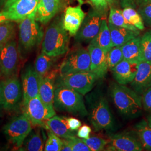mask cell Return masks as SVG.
<instances>
[{"label":"cell","instance_id":"1","mask_svg":"<svg viewBox=\"0 0 151 151\" xmlns=\"http://www.w3.org/2000/svg\"><path fill=\"white\" fill-rule=\"evenodd\" d=\"M110 93L115 107L124 118L134 119L141 115L142 95L133 89L115 83L111 86Z\"/></svg>","mask_w":151,"mask_h":151},{"label":"cell","instance_id":"2","mask_svg":"<svg viewBox=\"0 0 151 151\" xmlns=\"http://www.w3.org/2000/svg\"><path fill=\"white\" fill-rule=\"evenodd\" d=\"M88 119L96 131H111L115 128V122L106 98L100 93L87 97Z\"/></svg>","mask_w":151,"mask_h":151},{"label":"cell","instance_id":"3","mask_svg":"<svg viewBox=\"0 0 151 151\" xmlns=\"http://www.w3.org/2000/svg\"><path fill=\"white\" fill-rule=\"evenodd\" d=\"M69 36L63 25V18L57 17L47 27L42 52L52 57L65 54L69 48Z\"/></svg>","mask_w":151,"mask_h":151},{"label":"cell","instance_id":"4","mask_svg":"<svg viewBox=\"0 0 151 151\" xmlns=\"http://www.w3.org/2000/svg\"><path fill=\"white\" fill-rule=\"evenodd\" d=\"M54 108L82 117L88 115L82 95L66 87H55Z\"/></svg>","mask_w":151,"mask_h":151},{"label":"cell","instance_id":"5","mask_svg":"<svg viewBox=\"0 0 151 151\" xmlns=\"http://www.w3.org/2000/svg\"><path fill=\"white\" fill-rule=\"evenodd\" d=\"M37 10L19 24V42L20 46L25 52H30L37 47L43 37L42 29L36 19Z\"/></svg>","mask_w":151,"mask_h":151},{"label":"cell","instance_id":"6","mask_svg":"<svg viewBox=\"0 0 151 151\" xmlns=\"http://www.w3.org/2000/svg\"><path fill=\"white\" fill-rule=\"evenodd\" d=\"M96 76L91 72H78L58 76L54 82L55 87L65 86L85 95L94 86Z\"/></svg>","mask_w":151,"mask_h":151},{"label":"cell","instance_id":"7","mask_svg":"<svg viewBox=\"0 0 151 151\" xmlns=\"http://www.w3.org/2000/svg\"><path fill=\"white\" fill-rule=\"evenodd\" d=\"M22 113L33 125L44 128L46 121L55 115L54 107L45 104L39 96L22 101Z\"/></svg>","mask_w":151,"mask_h":151},{"label":"cell","instance_id":"8","mask_svg":"<svg viewBox=\"0 0 151 151\" xmlns=\"http://www.w3.org/2000/svg\"><path fill=\"white\" fill-rule=\"evenodd\" d=\"M91 59L88 49L83 48L72 51L63 61L60 68V75L90 71Z\"/></svg>","mask_w":151,"mask_h":151},{"label":"cell","instance_id":"9","mask_svg":"<svg viewBox=\"0 0 151 151\" xmlns=\"http://www.w3.org/2000/svg\"><path fill=\"white\" fill-rule=\"evenodd\" d=\"M32 124L30 121L22 114L11 119L6 124L4 127V132L7 140L19 148L32 132Z\"/></svg>","mask_w":151,"mask_h":151},{"label":"cell","instance_id":"10","mask_svg":"<svg viewBox=\"0 0 151 151\" xmlns=\"http://www.w3.org/2000/svg\"><path fill=\"white\" fill-rule=\"evenodd\" d=\"M104 18L103 10L96 8L91 10L85 16L76 34V40L77 42H90L97 35Z\"/></svg>","mask_w":151,"mask_h":151},{"label":"cell","instance_id":"11","mask_svg":"<svg viewBox=\"0 0 151 151\" xmlns=\"http://www.w3.org/2000/svg\"><path fill=\"white\" fill-rule=\"evenodd\" d=\"M39 0H6L2 11L8 20L20 22L37 9Z\"/></svg>","mask_w":151,"mask_h":151},{"label":"cell","instance_id":"12","mask_svg":"<svg viewBox=\"0 0 151 151\" xmlns=\"http://www.w3.org/2000/svg\"><path fill=\"white\" fill-rule=\"evenodd\" d=\"M19 65V51L14 39L0 49V75L9 78L16 72Z\"/></svg>","mask_w":151,"mask_h":151},{"label":"cell","instance_id":"13","mask_svg":"<svg viewBox=\"0 0 151 151\" xmlns=\"http://www.w3.org/2000/svg\"><path fill=\"white\" fill-rule=\"evenodd\" d=\"M4 105L3 109L14 111L19 107L21 102L22 90L21 83L16 77L7 78L1 81Z\"/></svg>","mask_w":151,"mask_h":151},{"label":"cell","instance_id":"14","mask_svg":"<svg viewBox=\"0 0 151 151\" xmlns=\"http://www.w3.org/2000/svg\"><path fill=\"white\" fill-rule=\"evenodd\" d=\"M143 147L137 136L129 132L116 134L110 137L108 151H141Z\"/></svg>","mask_w":151,"mask_h":151},{"label":"cell","instance_id":"15","mask_svg":"<svg viewBox=\"0 0 151 151\" xmlns=\"http://www.w3.org/2000/svg\"><path fill=\"white\" fill-rule=\"evenodd\" d=\"M82 5L66 8L63 18V25L70 36H75L85 17Z\"/></svg>","mask_w":151,"mask_h":151},{"label":"cell","instance_id":"16","mask_svg":"<svg viewBox=\"0 0 151 151\" xmlns=\"http://www.w3.org/2000/svg\"><path fill=\"white\" fill-rule=\"evenodd\" d=\"M87 49L91 59L90 72L96 76L97 79L104 78L109 68L107 62L108 53L92 45H89Z\"/></svg>","mask_w":151,"mask_h":151},{"label":"cell","instance_id":"17","mask_svg":"<svg viewBox=\"0 0 151 151\" xmlns=\"http://www.w3.org/2000/svg\"><path fill=\"white\" fill-rule=\"evenodd\" d=\"M139 63L127 60H122L110 70L114 80L118 83L123 85L131 83L136 75Z\"/></svg>","mask_w":151,"mask_h":151},{"label":"cell","instance_id":"18","mask_svg":"<svg viewBox=\"0 0 151 151\" xmlns=\"http://www.w3.org/2000/svg\"><path fill=\"white\" fill-rule=\"evenodd\" d=\"M39 76L32 66L26 68L22 75L23 101L39 96Z\"/></svg>","mask_w":151,"mask_h":151},{"label":"cell","instance_id":"19","mask_svg":"<svg viewBox=\"0 0 151 151\" xmlns=\"http://www.w3.org/2000/svg\"><path fill=\"white\" fill-rule=\"evenodd\" d=\"M130 86L140 95L151 87V62L142 61L139 63L137 72Z\"/></svg>","mask_w":151,"mask_h":151},{"label":"cell","instance_id":"20","mask_svg":"<svg viewBox=\"0 0 151 151\" xmlns=\"http://www.w3.org/2000/svg\"><path fill=\"white\" fill-rule=\"evenodd\" d=\"M61 6L60 0H39L36 19L45 25L58 12Z\"/></svg>","mask_w":151,"mask_h":151},{"label":"cell","instance_id":"21","mask_svg":"<svg viewBox=\"0 0 151 151\" xmlns=\"http://www.w3.org/2000/svg\"><path fill=\"white\" fill-rule=\"evenodd\" d=\"M66 118L64 116L55 115L46 121L45 128L63 139H68L75 137V131L70 128Z\"/></svg>","mask_w":151,"mask_h":151},{"label":"cell","instance_id":"22","mask_svg":"<svg viewBox=\"0 0 151 151\" xmlns=\"http://www.w3.org/2000/svg\"><path fill=\"white\" fill-rule=\"evenodd\" d=\"M55 75L39 76V96L47 105L54 107Z\"/></svg>","mask_w":151,"mask_h":151},{"label":"cell","instance_id":"23","mask_svg":"<svg viewBox=\"0 0 151 151\" xmlns=\"http://www.w3.org/2000/svg\"><path fill=\"white\" fill-rule=\"evenodd\" d=\"M110 29L113 46H123L131 39L138 37L139 32H134L129 29L115 26L108 22Z\"/></svg>","mask_w":151,"mask_h":151},{"label":"cell","instance_id":"24","mask_svg":"<svg viewBox=\"0 0 151 151\" xmlns=\"http://www.w3.org/2000/svg\"><path fill=\"white\" fill-rule=\"evenodd\" d=\"M124 60L140 63L143 61L141 37H137L131 39L122 46Z\"/></svg>","mask_w":151,"mask_h":151},{"label":"cell","instance_id":"25","mask_svg":"<svg viewBox=\"0 0 151 151\" xmlns=\"http://www.w3.org/2000/svg\"><path fill=\"white\" fill-rule=\"evenodd\" d=\"M90 45L98 47L106 53L113 47L110 29L105 18L102 21L97 35L90 42Z\"/></svg>","mask_w":151,"mask_h":151},{"label":"cell","instance_id":"26","mask_svg":"<svg viewBox=\"0 0 151 151\" xmlns=\"http://www.w3.org/2000/svg\"><path fill=\"white\" fill-rule=\"evenodd\" d=\"M135 132L143 148L151 151V128L146 120H142L135 124Z\"/></svg>","mask_w":151,"mask_h":151},{"label":"cell","instance_id":"27","mask_svg":"<svg viewBox=\"0 0 151 151\" xmlns=\"http://www.w3.org/2000/svg\"><path fill=\"white\" fill-rule=\"evenodd\" d=\"M22 147V151H42L44 149V142L40 130L32 131L24 140Z\"/></svg>","mask_w":151,"mask_h":151},{"label":"cell","instance_id":"28","mask_svg":"<svg viewBox=\"0 0 151 151\" xmlns=\"http://www.w3.org/2000/svg\"><path fill=\"white\" fill-rule=\"evenodd\" d=\"M54 58L42 52L38 55L35 62L34 69L39 75L44 77L48 74L53 64Z\"/></svg>","mask_w":151,"mask_h":151},{"label":"cell","instance_id":"29","mask_svg":"<svg viewBox=\"0 0 151 151\" xmlns=\"http://www.w3.org/2000/svg\"><path fill=\"white\" fill-rule=\"evenodd\" d=\"M15 25L14 22L6 20L0 22V49L14 39Z\"/></svg>","mask_w":151,"mask_h":151},{"label":"cell","instance_id":"30","mask_svg":"<svg viewBox=\"0 0 151 151\" xmlns=\"http://www.w3.org/2000/svg\"><path fill=\"white\" fill-rule=\"evenodd\" d=\"M109 23H110L116 27H124L134 32L139 31L135 27L130 24L129 23L126 21L122 10L112 7L110 8L109 12Z\"/></svg>","mask_w":151,"mask_h":151},{"label":"cell","instance_id":"31","mask_svg":"<svg viewBox=\"0 0 151 151\" xmlns=\"http://www.w3.org/2000/svg\"><path fill=\"white\" fill-rule=\"evenodd\" d=\"M122 12L125 19L130 24L135 27L139 30H143L145 29L144 22L142 17L133 7H125Z\"/></svg>","mask_w":151,"mask_h":151},{"label":"cell","instance_id":"32","mask_svg":"<svg viewBox=\"0 0 151 151\" xmlns=\"http://www.w3.org/2000/svg\"><path fill=\"white\" fill-rule=\"evenodd\" d=\"M123 60L122 46L113 47L107 53V62L109 69H112Z\"/></svg>","mask_w":151,"mask_h":151},{"label":"cell","instance_id":"33","mask_svg":"<svg viewBox=\"0 0 151 151\" xmlns=\"http://www.w3.org/2000/svg\"><path fill=\"white\" fill-rule=\"evenodd\" d=\"M48 139L46 141L44 150L45 151H61L63 146V140L53 132L48 130Z\"/></svg>","mask_w":151,"mask_h":151},{"label":"cell","instance_id":"34","mask_svg":"<svg viewBox=\"0 0 151 151\" xmlns=\"http://www.w3.org/2000/svg\"><path fill=\"white\" fill-rule=\"evenodd\" d=\"M141 49L143 61L151 62V31L141 37Z\"/></svg>","mask_w":151,"mask_h":151},{"label":"cell","instance_id":"35","mask_svg":"<svg viewBox=\"0 0 151 151\" xmlns=\"http://www.w3.org/2000/svg\"><path fill=\"white\" fill-rule=\"evenodd\" d=\"M81 139L86 144L91 151H103L108 143V141L97 137H91L87 139Z\"/></svg>","mask_w":151,"mask_h":151},{"label":"cell","instance_id":"36","mask_svg":"<svg viewBox=\"0 0 151 151\" xmlns=\"http://www.w3.org/2000/svg\"><path fill=\"white\" fill-rule=\"evenodd\" d=\"M138 12L142 17L144 23L151 27V3L139 6Z\"/></svg>","mask_w":151,"mask_h":151},{"label":"cell","instance_id":"37","mask_svg":"<svg viewBox=\"0 0 151 151\" xmlns=\"http://www.w3.org/2000/svg\"><path fill=\"white\" fill-rule=\"evenodd\" d=\"M72 147V151H91V149L81 139L75 137L67 139Z\"/></svg>","mask_w":151,"mask_h":151},{"label":"cell","instance_id":"38","mask_svg":"<svg viewBox=\"0 0 151 151\" xmlns=\"http://www.w3.org/2000/svg\"><path fill=\"white\" fill-rule=\"evenodd\" d=\"M142 103L143 110L151 112V87L142 95Z\"/></svg>","mask_w":151,"mask_h":151},{"label":"cell","instance_id":"39","mask_svg":"<svg viewBox=\"0 0 151 151\" xmlns=\"http://www.w3.org/2000/svg\"><path fill=\"white\" fill-rule=\"evenodd\" d=\"M92 5L95 6V8L100 10L104 11L110 5L113 0H89Z\"/></svg>","mask_w":151,"mask_h":151},{"label":"cell","instance_id":"40","mask_svg":"<svg viewBox=\"0 0 151 151\" xmlns=\"http://www.w3.org/2000/svg\"><path fill=\"white\" fill-rule=\"evenodd\" d=\"M91 132V128L88 125H85L80 128L77 134L81 139H87L90 137V134Z\"/></svg>","mask_w":151,"mask_h":151},{"label":"cell","instance_id":"41","mask_svg":"<svg viewBox=\"0 0 151 151\" xmlns=\"http://www.w3.org/2000/svg\"><path fill=\"white\" fill-rule=\"evenodd\" d=\"M67 122L70 129L73 131H77L81 127V121L74 118H67Z\"/></svg>","mask_w":151,"mask_h":151},{"label":"cell","instance_id":"42","mask_svg":"<svg viewBox=\"0 0 151 151\" xmlns=\"http://www.w3.org/2000/svg\"><path fill=\"white\" fill-rule=\"evenodd\" d=\"M122 7L123 9L127 7H132L134 8L135 7L134 0H117Z\"/></svg>","mask_w":151,"mask_h":151},{"label":"cell","instance_id":"43","mask_svg":"<svg viewBox=\"0 0 151 151\" xmlns=\"http://www.w3.org/2000/svg\"><path fill=\"white\" fill-rule=\"evenodd\" d=\"M61 151H72V147L70 143L67 139H65L63 140V146Z\"/></svg>","mask_w":151,"mask_h":151},{"label":"cell","instance_id":"44","mask_svg":"<svg viewBox=\"0 0 151 151\" xmlns=\"http://www.w3.org/2000/svg\"><path fill=\"white\" fill-rule=\"evenodd\" d=\"M135 5L139 6L143 5H146L148 4H151V0H134Z\"/></svg>","mask_w":151,"mask_h":151},{"label":"cell","instance_id":"45","mask_svg":"<svg viewBox=\"0 0 151 151\" xmlns=\"http://www.w3.org/2000/svg\"><path fill=\"white\" fill-rule=\"evenodd\" d=\"M4 100H3V93H2V86L1 82H0V108L3 109Z\"/></svg>","mask_w":151,"mask_h":151},{"label":"cell","instance_id":"46","mask_svg":"<svg viewBox=\"0 0 151 151\" xmlns=\"http://www.w3.org/2000/svg\"><path fill=\"white\" fill-rule=\"evenodd\" d=\"M6 20H8L7 18L6 17L5 15L4 14V13L2 11H0V22H4Z\"/></svg>","mask_w":151,"mask_h":151},{"label":"cell","instance_id":"47","mask_svg":"<svg viewBox=\"0 0 151 151\" xmlns=\"http://www.w3.org/2000/svg\"><path fill=\"white\" fill-rule=\"evenodd\" d=\"M146 120L147 122V123L148 124V125L151 128V112L147 115V118H146Z\"/></svg>","mask_w":151,"mask_h":151},{"label":"cell","instance_id":"48","mask_svg":"<svg viewBox=\"0 0 151 151\" xmlns=\"http://www.w3.org/2000/svg\"><path fill=\"white\" fill-rule=\"evenodd\" d=\"M2 108H0V117L2 116V112H1L2 111Z\"/></svg>","mask_w":151,"mask_h":151},{"label":"cell","instance_id":"49","mask_svg":"<svg viewBox=\"0 0 151 151\" xmlns=\"http://www.w3.org/2000/svg\"><path fill=\"white\" fill-rule=\"evenodd\" d=\"M2 1H4V2H5V1H6V0H2Z\"/></svg>","mask_w":151,"mask_h":151}]
</instances>
